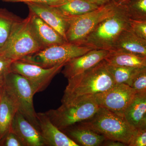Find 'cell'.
Returning a JSON list of instances; mask_svg holds the SVG:
<instances>
[{"label":"cell","mask_w":146,"mask_h":146,"mask_svg":"<svg viewBox=\"0 0 146 146\" xmlns=\"http://www.w3.org/2000/svg\"><path fill=\"white\" fill-rule=\"evenodd\" d=\"M116 84L104 60L84 72L68 79L61 102L83 96H95Z\"/></svg>","instance_id":"cell-1"},{"label":"cell","mask_w":146,"mask_h":146,"mask_svg":"<svg viewBox=\"0 0 146 146\" xmlns=\"http://www.w3.org/2000/svg\"><path fill=\"white\" fill-rule=\"evenodd\" d=\"M100 107L94 96H80L62 102L56 109L45 112L60 130L90 119Z\"/></svg>","instance_id":"cell-2"},{"label":"cell","mask_w":146,"mask_h":146,"mask_svg":"<svg viewBox=\"0 0 146 146\" xmlns=\"http://www.w3.org/2000/svg\"><path fill=\"white\" fill-rule=\"evenodd\" d=\"M79 123L107 139L120 141L127 146L137 130L124 117L102 107L92 117Z\"/></svg>","instance_id":"cell-3"},{"label":"cell","mask_w":146,"mask_h":146,"mask_svg":"<svg viewBox=\"0 0 146 146\" xmlns=\"http://www.w3.org/2000/svg\"><path fill=\"white\" fill-rule=\"evenodd\" d=\"M130 21L122 6L118 5L115 13L101 22L81 45L94 49L111 50L119 35L131 27Z\"/></svg>","instance_id":"cell-4"},{"label":"cell","mask_w":146,"mask_h":146,"mask_svg":"<svg viewBox=\"0 0 146 146\" xmlns=\"http://www.w3.org/2000/svg\"><path fill=\"white\" fill-rule=\"evenodd\" d=\"M44 49L31 23L29 16L17 25L1 54L14 60H21Z\"/></svg>","instance_id":"cell-5"},{"label":"cell","mask_w":146,"mask_h":146,"mask_svg":"<svg viewBox=\"0 0 146 146\" xmlns=\"http://www.w3.org/2000/svg\"><path fill=\"white\" fill-rule=\"evenodd\" d=\"M118 7L112 0L96 10L70 18L66 33L67 42L81 45L86 36L101 22L115 13Z\"/></svg>","instance_id":"cell-6"},{"label":"cell","mask_w":146,"mask_h":146,"mask_svg":"<svg viewBox=\"0 0 146 146\" xmlns=\"http://www.w3.org/2000/svg\"><path fill=\"white\" fill-rule=\"evenodd\" d=\"M93 49L86 46L67 42L46 47L20 60L43 68H50L60 64H66L71 59L82 55Z\"/></svg>","instance_id":"cell-7"},{"label":"cell","mask_w":146,"mask_h":146,"mask_svg":"<svg viewBox=\"0 0 146 146\" xmlns=\"http://www.w3.org/2000/svg\"><path fill=\"white\" fill-rule=\"evenodd\" d=\"M3 86L16 102L18 112L39 130L37 113L33 105L35 93L29 82L23 76L11 72L7 77Z\"/></svg>","instance_id":"cell-8"},{"label":"cell","mask_w":146,"mask_h":146,"mask_svg":"<svg viewBox=\"0 0 146 146\" xmlns=\"http://www.w3.org/2000/svg\"><path fill=\"white\" fill-rule=\"evenodd\" d=\"M65 64L50 68H44L22 60L13 61L11 72L23 76L32 86L35 94L44 91L53 78L63 69Z\"/></svg>","instance_id":"cell-9"},{"label":"cell","mask_w":146,"mask_h":146,"mask_svg":"<svg viewBox=\"0 0 146 146\" xmlns=\"http://www.w3.org/2000/svg\"><path fill=\"white\" fill-rule=\"evenodd\" d=\"M136 93L131 86L123 84H116L107 91L94 96L100 107L124 117L125 110Z\"/></svg>","instance_id":"cell-10"},{"label":"cell","mask_w":146,"mask_h":146,"mask_svg":"<svg viewBox=\"0 0 146 146\" xmlns=\"http://www.w3.org/2000/svg\"><path fill=\"white\" fill-rule=\"evenodd\" d=\"M109 52L107 50H91L67 62L63 67L62 74L68 79L81 74L105 60Z\"/></svg>","instance_id":"cell-11"},{"label":"cell","mask_w":146,"mask_h":146,"mask_svg":"<svg viewBox=\"0 0 146 146\" xmlns=\"http://www.w3.org/2000/svg\"><path fill=\"white\" fill-rule=\"evenodd\" d=\"M25 3L27 5L29 11L40 17L58 32L66 40V33L70 23V18L62 15L54 6L33 2Z\"/></svg>","instance_id":"cell-12"},{"label":"cell","mask_w":146,"mask_h":146,"mask_svg":"<svg viewBox=\"0 0 146 146\" xmlns=\"http://www.w3.org/2000/svg\"><path fill=\"white\" fill-rule=\"evenodd\" d=\"M39 131L46 146H79L51 121L45 112L37 113Z\"/></svg>","instance_id":"cell-13"},{"label":"cell","mask_w":146,"mask_h":146,"mask_svg":"<svg viewBox=\"0 0 146 146\" xmlns=\"http://www.w3.org/2000/svg\"><path fill=\"white\" fill-rule=\"evenodd\" d=\"M9 130L18 136L24 146H46L39 129L18 111L13 118Z\"/></svg>","instance_id":"cell-14"},{"label":"cell","mask_w":146,"mask_h":146,"mask_svg":"<svg viewBox=\"0 0 146 146\" xmlns=\"http://www.w3.org/2000/svg\"><path fill=\"white\" fill-rule=\"evenodd\" d=\"M29 16L35 33L44 48L68 42L58 32L33 12L29 11Z\"/></svg>","instance_id":"cell-15"},{"label":"cell","mask_w":146,"mask_h":146,"mask_svg":"<svg viewBox=\"0 0 146 146\" xmlns=\"http://www.w3.org/2000/svg\"><path fill=\"white\" fill-rule=\"evenodd\" d=\"M110 51L129 53L146 57V41L136 34L130 27L121 33Z\"/></svg>","instance_id":"cell-16"},{"label":"cell","mask_w":146,"mask_h":146,"mask_svg":"<svg viewBox=\"0 0 146 146\" xmlns=\"http://www.w3.org/2000/svg\"><path fill=\"white\" fill-rule=\"evenodd\" d=\"M61 131L80 146H102L106 139L104 136L84 126L80 123Z\"/></svg>","instance_id":"cell-17"},{"label":"cell","mask_w":146,"mask_h":146,"mask_svg":"<svg viewBox=\"0 0 146 146\" xmlns=\"http://www.w3.org/2000/svg\"><path fill=\"white\" fill-rule=\"evenodd\" d=\"M18 111L16 102L3 86L0 100V131L2 138L9 130L13 118Z\"/></svg>","instance_id":"cell-18"},{"label":"cell","mask_w":146,"mask_h":146,"mask_svg":"<svg viewBox=\"0 0 146 146\" xmlns=\"http://www.w3.org/2000/svg\"><path fill=\"white\" fill-rule=\"evenodd\" d=\"M146 112V91L136 92L124 112L128 123L138 129Z\"/></svg>","instance_id":"cell-19"},{"label":"cell","mask_w":146,"mask_h":146,"mask_svg":"<svg viewBox=\"0 0 146 146\" xmlns=\"http://www.w3.org/2000/svg\"><path fill=\"white\" fill-rule=\"evenodd\" d=\"M105 60L116 66L137 68L146 66V57L122 52L110 51Z\"/></svg>","instance_id":"cell-20"},{"label":"cell","mask_w":146,"mask_h":146,"mask_svg":"<svg viewBox=\"0 0 146 146\" xmlns=\"http://www.w3.org/2000/svg\"><path fill=\"white\" fill-rule=\"evenodd\" d=\"M5 8H0V53L7 44L13 30L22 20Z\"/></svg>","instance_id":"cell-21"},{"label":"cell","mask_w":146,"mask_h":146,"mask_svg":"<svg viewBox=\"0 0 146 146\" xmlns=\"http://www.w3.org/2000/svg\"><path fill=\"white\" fill-rule=\"evenodd\" d=\"M54 7L62 15L69 18L81 16L100 7L86 0H68Z\"/></svg>","instance_id":"cell-22"},{"label":"cell","mask_w":146,"mask_h":146,"mask_svg":"<svg viewBox=\"0 0 146 146\" xmlns=\"http://www.w3.org/2000/svg\"><path fill=\"white\" fill-rule=\"evenodd\" d=\"M106 67L115 83L123 84L130 86L132 84L133 79L139 69L116 66L110 65L107 62Z\"/></svg>","instance_id":"cell-23"},{"label":"cell","mask_w":146,"mask_h":146,"mask_svg":"<svg viewBox=\"0 0 146 146\" xmlns=\"http://www.w3.org/2000/svg\"><path fill=\"white\" fill-rule=\"evenodd\" d=\"M122 6L130 20L146 21V0H129Z\"/></svg>","instance_id":"cell-24"},{"label":"cell","mask_w":146,"mask_h":146,"mask_svg":"<svg viewBox=\"0 0 146 146\" xmlns=\"http://www.w3.org/2000/svg\"><path fill=\"white\" fill-rule=\"evenodd\" d=\"M131 87L136 92L146 91V66L138 69Z\"/></svg>","instance_id":"cell-25"},{"label":"cell","mask_w":146,"mask_h":146,"mask_svg":"<svg viewBox=\"0 0 146 146\" xmlns=\"http://www.w3.org/2000/svg\"><path fill=\"white\" fill-rule=\"evenodd\" d=\"M10 58L0 54V84L3 86L7 77L11 72V66L13 61Z\"/></svg>","instance_id":"cell-26"},{"label":"cell","mask_w":146,"mask_h":146,"mask_svg":"<svg viewBox=\"0 0 146 146\" xmlns=\"http://www.w3.org/2000/svg\"><path fill=\"white\" fill-rule=\"evenodd\" d=\"M0 146H24V145L17 135L9 130L1 139Z\"/></svg>","instance_id":"cell-27"},{"label":"cell","mask_w":146,"mask_h":146,"mask_svg":"<svg viewBox=\"0 0 146 146\" xmlns=\"http://www.w3.org/2000/svg\"><path fill=\"white\" fill-rule=\"evenodd\" d=\"M130 26L136 34L146 41V21L131 20Z\"/></svg>","instance_id":"cell-28"},{"label":"cell","mask_w":146,"mask_h":146,"mask_svg":"<svg viewBox=\"0 0 146 146\" xmlns=\"http://www.w3.org/2000/svg\"><path fill=\"white\" fill-rule=\"evenodd\" d=\"M128 146H146V130L137 129Z\"/></svg>","instance_id":"cell-29"},{"label":"cell","mask_w":146,"mask_h":146,"mask_svg":"<svg viewBox=\"0 0 146 146\" xmlns=\"http://www.w3.org/2000/svg\"><path fill=\"white\" fill-rule=\"evenodd\" d=\"M68 0H19L18 2H23L26 3L27 2H33L43 3L52 6H57L62 4Z\"/></svg>","instance_id":"cell-30"},{"label":"cell","mask_w":146,"mask_h":146,"mask_svg":"<svg viewBox=\"0 0 146 146\" xmlns=\"http://www.w3.org/2000/svg\"><path fill=\"white\" fill-rule=\"evenodd\" d=\"M102 146H125L127 145L120 141L109 140L106 139L103 143Z\"/></svg>","instance_id":"cell-31"},{"label":"cell","mask_w":146,"mask_h":146,"mask_svg":"<svg viewBox=\"0 0 146 146\" xmlns=\"http://www.w3.org/2000/svg\"><path fill=\"white\" fill-rule=\"evenodd\" d=\"M86 1L98 6L101 7L107 4L108 3L111 2L112 0H86Z\"/></svg>","instance_id":"cell-32"},{"label":"cell","mask_w":146,"mask_h":146,"mask_svg":"<svg viewBox=\"0 0 146 146\" xmlns=\"http://www.w3.org/2000/svg\"><path fill=\"white\" fill-rule=\"evenodd\" d=\"M137 129L146 130V112Z\"/></svg>","instance_id":"cell-33"},{"label":"cell","mask_w":146,"mask_h":146,"mask_svg":"<svg viewBox=\"0 0 146 146\" xmlns=\"http://www.w3.org/2000/svg\"><path fill=\"white\" fill-rule=\"evenodd\" d=\"M129 0H112L115 3L119 5H123L126 3Z\"/></svg>","instance_id":"cell-34"},{"label":"cell","mask_w":146,"mask_h":146,"mask_svg":"<svg viewBox=\"0 0 146 146\" xmlns=\"http://www.w3.org/2000/svg\"><path fill=\"white\" fill-rule=\"evenodd\" d=\"M19 0H0L4 2H18Z\"/></svg>","instance_id":"cell-35"},{"label":"cell","mask_w":146,"mask_h":146,"mask_svg":"<svg viewBox=\"0 0 146 146\" xmlns=\"http://www.w3.org/2000/svg\"><path fill=\"white\" fill-rule=\"evenodd\" d=\"M3 88V86H2L1 84H0V100H1L2 95Z\"/></svg>","instance_id":"cell-36"},{"label":"cell","mask_w":146,"mask_h":146,"mask_svg":"<svg viewBox=\"0 0 146 146\" xmlns=\"http://www.w3.org/2000/svg\"><path fill=\"white\" fill-rule=\"evenodd\" d=\"M2 138L1 133V131H0V141H1V139Z\"/></svg>","instance_id":"cell-37"}]
</instances>
